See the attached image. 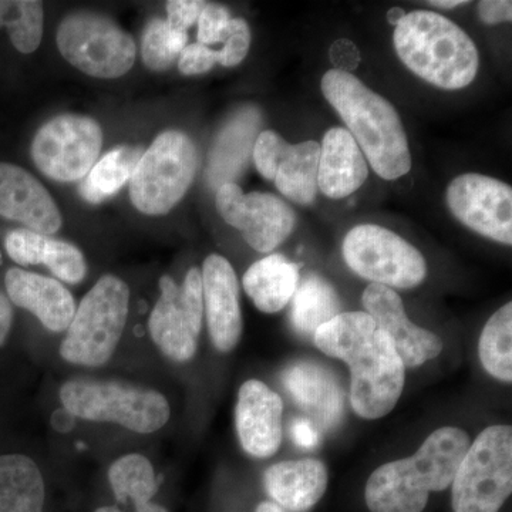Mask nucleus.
<instances>
[{
  "label": "nucleus",
  "mask_w": 512,
  "mask_h": 512,
  "mask_svg": "<svg viewBox=\"0 0 512 512\" xmlns=\"http://www.w3.org/2000/svg\"><path fill=\"white\" fill-rule=\"evenodd\" d=\"M369 177L362 150L346 128H330L320 144L318 188L332 200L359 190Z\"/></svg>",
  "instance_id": "aec40b11"
},
{
  "label": "nucleus",
  "mask_w": 512,
  "mask_h": 512,
  "mask_svg": "<svg viewBox=\"0 0 512 512\" xmlns=\"http://www.w3.org/2000/svg\"><path fill=\"white\" fill-rule=\"evenodd\" d=\"M320 144L316 141L289 144L284 141L272 167V181L282 195L296 204L308 205L318 194Z\"/></svg>",
  "instance_id": "5701e85b"
},
{
  "label": "nucleus",
  "mask_w": 512,
  "mask_h": 512,
  "mask_svg": "<svg viewBox=\"0 0 512 512\" xmlns=\"http://www.w3.org/2000/svg\"><path fill=\"white\" fill-rule=\"evenodd\" d=\"M404 16H406V13H404L402 8H393L387 12V20H389L390 25L394 26L399 25Z\"/></svg>",
  "instance_id": "c03bdc74"
},
{
  "label": "nucleus",
  "mask_w": 512,
  "mask_h": 512,
  "mask_svg": "<svg viewBox=\"0 0 512 512\" xmlns=\"http://www.w3.org/2000/svg\"><path fill=\"white\" fill-rule=\"evenodd\" d=\"M467 3L464 0H433V2H429V5L440 9H454L460 5H467Z\"/></svg>",
  "instance_id": "37998d69"
},
{
  "label": "nucleus",
  "mask_w": 512,
  "mask_h": 512,
  "mask_svg": "<svg viewBox=\"0 0 512 512\" xmlns=\"http://www.w3.org/2000/svg\"><path fill=\"white\" fill-rule=\"evenodd\" d=\"M242 284L259 311L276 313L288 305L298 289L299 265L284 255H269L245 272Z\"/></svg>",
  "instance_id": "b1692460"
},
{
  "label": "nucleus",
  "mask_w": 512,
  "mask_h": 512,
  "mask_svg": "<svg viewBox=\"0 0 512 512\" xmlns=\"http://www.w3.org/2000/svg\"><path fill=\"white\" fill-rule=\"evenodd\" d=\"M130 289L113 275L101 276L74 313L60 346V355L73 365H106L116 352L128 318Z\"/></svg>",
  "instance_id": "39448f33"
},
{
  "label": "nucleus",
  "mask_w": 512,
  "mask_h": 512,
  "mask_svg": "<svg viewBox=\"0 0 512 512\" xmlns=\"http://www.w3.org/2000/svg\"><path fill=\"white\" fill-rule=\"evenodd\" d=\"M281 396L259 380H248L238 393L235 424L241 446L256 458L274 456L282 441Z\"/></svg>",
  "instance_id": "f3484780"
},
{
  "label": "nucleus",
  "mask_w": 512,
  "mask_h": 512,
  "mask_svg": "<svg viewBox=\"0 0 512 512\" xmlns=\"http://www.w3.org/2000/svg\"><path fill=\"white\" fill-rule=\"evenodd\" d=\"M43 3L36 0H0V28L6 26L20 53L35 52L43 37Z\"/></svg>",
  "instance_id": "c756f323"
},
{
  "label": "nucleus",
  "mask_w": 512,
  "mask_h": 512,
  "mask_svg": "<svg viewBox=\"0 0 512 512\" xmlns=\"http://www.w3.org/2000/svg\"><path fill=\"white\" fill-rule=\"evenodd\" d=\"M56 42L60 55L87 76L117 79L136 62L133 37L96 13L79 12L64 18Z\"/></svg>",
  "instance_id": "1a4fd4ad"
},
{
  "label": "nucleus",
  "mask_w": 512,
  "mask_h": 512,
  "mask_svg": "<svg viewBox=\"0 0 512 512\" xmlns=\"http://www.w3.org/2000/svg\"><path fill=\"white\" fill-rule=\"evenodd\" d=\"M512 303L491 316L480 338V360L484 369L495 379L512 380Z\"/></svg>",
  "instance_id": "c85d7f7f"
},
{
  "label": "nucleus",
  "mask_w": 512,
  "mask_h": 512,
  "mask_svg": "<svg viewBox=\"0 0 512 512\" xmlns=\"http://www.w3.org/2000/svg\"><path fill=\"white\" fill-rule=\"evenodd\" d=\"M12 322V303H10L8 296L0 291V346L5 345L6 339H8Z\"/></svg>",
  "instance_id": "a19ab883"
},
{
  "label": "nucleus",
  "mask_w": 512,
  "mask_h": 512,
  "mask_svg": "<svg viewBox=\"0 0 512 512\" xmlns=\"http://www.w3.org/2000/svg\"><path fill=\"white\" fill-rule=\"evenodd\" d=\"M111 490L117 503L136 505V512H168L163 505L151 503L160 488L153 464L141 454H127L114 461L109 470ZM94 512H123L117 507H101Z\"/></svg>",
  "instance_id": "a878e982"
},
{
  "label": "nucleus",
  "mask_w": 512,
  "mask_h": 512,
  "mask_svg": "<svg viewBox=\"0 0 512 512\" xmlns=\"http://www.w3.org/2000/svg\"><path fill=\"white\" fill-rule=\"evenodd\" d=\"M255 512H286L284 508L279 507L278 504L272 503V501H264L256 507Z\"/></svg>",
  "instance_id": "a18cd8bd"
},
{
  "label": "nucleus",
  "mask_w": 512,
  "mask_h": 512,
  "mask_svg": "<svg viewBox=\"0 0 512 512\" xmlns=\"http://www.w3.org/2000/svg\"><path fill=\"white\" fill-rule=\"evenodd\" d=\"M231 16L227 9L218 5H205L198 19V40L208 46L225 42L231 29Z\"/></svg>",
  "instance_id": "72a5a7b5"
},
{
  "label": "nucleus",
  "mask_w": 512,
  "mask_h": 512,
  "mask_svg": "<svg viewBox=\"0 0 512 512\" xmlns=\"http://www.w3.org/2000/svg\"><path fill=\"white\" fill-rule=\"evenodd\" d=\"M198 170V151L187 134L165 131L138 161L130 180L134 207L146 215L168 214L183 200Z\"/></svg>",
  "instance_id": "0eeeda50"
},
{
  "label": "nucleus",
  "mask_w": 512,
  "mask_h": 512,
  "mask_svg": "<svg viewBox=\"0 0 512 512\" xmlns=\"http://www.w3.org/2000/svg\"><path fill=\"white\" fill-rule=\"evenodd\" d=\"M367 315L392 339L397 355L407 367H419L440 355L443 342L430 330L407 318L402 298L387 286L370 284L362 296Z\"/></svg>",
  "instance_id": "2eb2a0df"
},
{
  "label": "nucleus",
  "mask_w": 512,
  "mask_h": 512,
  "mask_svg": "<svg viewBox=\"0 0 512 512\" xmlns=\"http://www.w3.org/2000/svg\"><path fill=\"white\" fill-rule=\"evenodd\" d=\"M251 46V30L244 19L232 18L231 29L225 40L224 49L218 52V63L225 67H235L247 57Z\"/></svg>",
  "instance_id": "f704fd0d"
},
{
  "label": "nucleus",
  "mask_w": 512,
  "mask_h": 512,
  "mask_svg": "<svg viewBox=\"0 0 512 512\" xmlns=\"http://www.w3.org/2000/svg\"><path fill=\"white\" fill-rule=\"evenodd\" d=\"M143 154V147L134 146L119 147L107 153L99 163L94 164L80 187L84 200L100 204L120 191L133 177Z\"/></svg>",
  "instance_id": "cd10ccee"
},
{
  "label": "nucleus",
  "mask_w": 512,
  "mask_h": 512,
  "mask_svg": "<svg viewBox=\"0 0 512 512\" xmlns=\"http://www.w3.org/2000/svg\"><path fill=\"white\" fill-rule=\"evenodd\" d=\"M43 264L67 284H79L87 274V264L79 248L59 239L47 238Z\"/></svg>",
  "instance_id": "2f4dec72"
},
{
  "label": "nucleus",
  "mask_w": 512,
  "mask_h": 512,
  "mask_svg": "<svg viewBox=\"0 0 512 512\" xmlns=\"http://www.w3.org/2000/svg\"><path fill=\"white\" fill-rule=\"evenodd\" d=\"M454 512H498L512 491V429L491 426L468 447L453 484Z\"/></svg>",
  "instance_id": "6e6552de"
},
{
  "label": "nucleus",
  "mask_w": 512,
  "mask_h": 512,
  "mask_svg": "<svg viewBox=\"0 0 512 512\" xmlns=\"http://www.w3.org/2000/svg\"><path fill=\"white\" fill-rule=\"evenodd\" d=\"M201 276L202 299L212 343L220 352H231L242 335L237 275L228 259L212 254L205 259Z\"/></svg>",
  "instance_id": "dca6fc26"
},
{
  "label": "nucleus",
  "mask_w": 512,
  "mask_h": 512,
  "mask_svg": "<svg viewBox=\"0 0 512 512\" xmlns=\"http://www.w3.org/2000/svg\"><path fill=\"white\" fill-rule=\"evenodd\" d=\"M343 258L355 274L390 289L416 288L427 276L419 249L380 225L350 229L343 241Z\"/></svg>",
  "instance_id": "9d476101"
},
{
  "label": "nucleus",
  "mask_w": 512,
  "mask_h": 512,
  "mask_svg": "<svg viewBox=\"0 0 512 512\" xmlns=\"http://www.w3.org/2000/svg\"><path fill=\"white\" fill-rule=\"evenodd\" d=\"M73 419V414L67 412L63 407V410H57V412L53 414L52 423L53 426L56 427V430L67 431L73 426Z\"/></svg>",
  "instance_id": "79ce46f5"
},
{
  "label": "nucleus",
  "mask_w": 512,
  "mask_h": 512,
  "mask_svg": "<svg viewBox=\"0 0 512 512\" xmlns=\"http://www.w3.org/2000/svg\"><path fill=\"white\" fill-rule=\"evenodd\" d=\"M470 437L457 427H441L427 437L412 457L377 468L366 484L370 512H423L430 493L453 484Z\"/></svg>",
  "instance_id": "7ed1b4c3"
},
{
  "label": "nucleus",
  "mask_w": 512,
  "mask_h": 512,
  "mask_svg": "<svg viewBox=\"0 0 512 512\" xmlns=\"http://www.w3.org/2000/svg\"><path fill=\"white\" fill-rule=\"evenodd\" d=\"M322 93L345 121L370 167L383 180L394 181L412 170V154L402 120L380 94L350 72L323 74Z\"/></svg>",
  "instance_id": "f03ea898"
},
{
  "label": "nucleus",
  "mask_w": 512,
  "mask_h": 512,
  "mask_svg": "<svg viewBox=\"0 0 512 512\" xmlns=\"http://www.w3.org/2000/svg\"><path fill=\"white\" fill-rule=\"evenodd\" d=\"M480 18L487 25H498V23L511 22L512 3L510 0H484L478 3Z\"/></svg>",
  "instance_id": "4c0bfd02"
},
{
  "label": "nucleus",
  "mask_w": 512,
  "mask_h": 512,
  "mask_svg": "<svg viewBox=\"0 0 512 512\" xmlns=\"http://www.w3.org/2000/svg\"><path fill=\"white\" fill-rule=\"evenodd\" d=\"M160 289V299L148 319L151 339L171 360L188 362L197 352L204 315L201 271L191 268L181 286L165 275Z\"/></svg>",
  "instance_id": "f8f14e48"
},
{
  "label": "nucleus",
  "mask_w": 512,
  "mask_h": 512,
  "mask_svg": "<svg viewBox=\"0 0 512 512\" xmlns=\"http://www.w3.org/2000/svg\"><path fill=\"white\" fill-rule=\"evenodd\" d=\"M393 43L404 66L434 87L460 90L476 79L477 47L446 16L429 10L406 13L394 29Z\"/></svg>",
  "instance_id": "20e7f679"
},
{
  "label": "nucleus",
  "mask_w": 512,
  "mask_h": 512,
  "mask_svg": "<svg viewBox=\"0 0 512 512\" xmlns=\"http://www.w3.org/2000/svg\"><path fill=\"white\" fill-rule=\"evenodd\" d=\"M265 488L288 512H308L328 488V470L318 460L284 461L266 470Z\"/></svg>",
  "instance_id": "4be33fe9"
},
{
  "label": "nucleus",
  "mask_w": 512,
  "mask_h": 512,
  "mask_svg": "<svg viewBox=\"0 0 512 512\" xmlns=\"http://www.w3.org/2000/svg\"><path fill=\"white\" fill-rule=\"evenodd\" d=\"M103 146V131L96 120L63 114L37 131L32 143L36 167L52 180H82L92 171Z\"/></svg>",
  "instance_id": "9b49d317"
},
{
  "label": "nucleus",
  "mask_w": 512,
  "mask_h": 512,
  "mask_svg": "<svg viewBox=\"0 0 512 512\" xmlns=\"http://www.w3.org/2000/svg\"><path fill=\"white\" fill-rule=\"evenodd\" d=\"M335 289L316 275H309L293 295L291 320L296 332L313 336L320 326L339 315Z\"/></svg>",
  "instance_id": "bb28decb"
},
{
  "label": "nucleus",
  "mask_w": 512,
  "mask_h": 512,
  "mask_svg": "<svg viewBox=\"0 0 512 512\" xmlns=\"http://www.w3.org/2000/svg\"><path fill=\"white\" fill-rule=\"evenodd\" d=\"M187 32L171 29L163 19L148 23L141 40V57L148 69L164 72L187 47Z\"/></svg>",
  "instance_id": "7c9ffc66"
},
{
  "label": "nucleus",
  "mask_w": 512,
  "mask_h": 512,
  "mask_svg": "<svg viewBox=\"0 0 512 512\" xmlns=\"http://www.w3.org/2000/svg\"><path fill=\"white\" fill-rule=\"evenodd\" d=\"M5 285L10 301L33 313L46 329L52 332L69 329L77 306L72 293L59 281L12 268L5 276Z\"/></svg>",
  "instance_id": "6ab92c4d"
},
{
  "label": "nucleus",
  "mask_w": 512,
  "mask_h": 512,
  "mask_svg": "<svg viewBox=\"0 0 512 512\" xmlns=\"http://www.w3.org/2000/svg\"><path fill=\"white\" fill-rule=\"evenodd\" d=\"M45 481L32 458L0 457V512H43Z\"/></svg>",
  "instance_id": "393cba45"
},
{
  "label": "nucleus",
  "mask_w": 512,
  "mask_h": 512,
  "mask_svg": "<svg viewBox=\"0 0 512 512\" xmlns=\"http://www.w3.org/2000/svg\"><path fill=\"white\" fill-rule=\"evenodd\" d=\"M218 214L231 227L239 229L249 247L255 251H274L292 234L295 211L268 192L244 194L239 185L224 183L215 198Z\"/></svg>",
  "instance_id": "ddd939ff"
},
{
  "label": "nucleus",
  "mask_w": 512,
  "mask_h": 512,
  "mask_svg": "<svg viewBox=\"0 0 512 512\" xmlns=\"http://www.w3.org/2000/svg\"><path fill=\"white\" fill-rule=\"evenodd\" d=\"M320 352L343 360L350 369V403L356 414L376 420L402 396L404 365L392 339L366 312L339 313L313 335Z\"/></svg>",
  "instance_id": "f257e3e1"
},
{
  "label": "nucleus",
  "mask_w": 512,
  "mask_h": 512,
  "mask_svg": "<svg viewBox=\"0 0 512 512\" xmlns=\"http://www.w3.org/2000/svg\"><path fill=\"white\" fill-rule=\"evenodd\" d=\"M46 235L28 228L10 231L5 239L6 251L16 264L22 266L43 264L45 258Z\"/></svg>",
  "instance_id": "473e14b6"
},
{
  "label": "nucleus",
  "mask_w": 512,
  "mask_h": 512,
  "mask_svg": "<svg viewBox=\"0 0 512 512\" xmlns=\"http://www.w3.org/2000/svg\"><path fill=\"white\" fill-rule=\"evenodd\" d=\"M292 440L299 447L313 448L319 444V433L308 419H295L291 423Z\"/></svg>",
  "instance_id": "58836bf2"
},
{
  "label": "nucleus",
  "mask_w": 512,
  "mask_h": 512,
  "mask_svg": "<svg viewBox=\"0 0 512 512\" xmlns=\"http://www.w3.org/2000/svg\"><path fill=\"white\" fill-rule=\"evenodd\" d=\"M285 389L320 426H335L343 413V393L335 375L315 362L293 363L282 375Z\"/></svg>",
  "instance_id": "412c9836"
},
{
  "label": "nucleus",
  "mask_w": 512,
  "mask_h": 512,
  "mask_svg": "<svg viewBox=\"0 0 512 512\" xmlns=\"http://www.w3.org/2000/svg\"><path fill=\"white\" fill-rule=\"evenodd\" d=\"M333 62L338 63V70L348 72V69H353L359 62V53L352 42L349 40H339L335 45L332 46V52H330Z\"/></svg>",
  "instance_id": "ea45409f"
},
{
  "label": "nucleus",
  "mask_w": 512,
  "mask_h": 512,
  "mask_svg": "<svg viewBox=\"0 0 512 512\" xmlns=\"http://www.w3.org/2000/svg\"><path fill=\"white\" fill-rule=\"evenodd\" d=\"M207 3L201 0H170L167 2L168 19L165 20L171 29L187 32L198 19Z\"/></svg>",
  "instance_id": "e433bc0d"
},
{
  "label": "nucleus",
  "mask_w": 512,
  "mask_h": 512,
  "mask_svg": "<svg viewBox=\"0 0 512 512\" xmlns=\"http://www.w3.org/2000/svg\"><path fill=\"white\" fill-rule=\"evenodd\" d=\"M451 214L478 234L512 244V188L481 174L458 175L447 188Z\"/></svg>",
  "instance_id": "4468645a"
},
{
  "label": "nucleus",
  "mask_w": 512,
  "mask_h": 512,
  "mask_svg": "<svg viewBox=\"0 0 512 512\" xmlns=\"http://www.w3.org/2000/svg\"><path fill=\"white\" fill-rule=\"evenodd\" d=\"M0 217L18 221L39 234H56L63 218L49 191L28 171L0 163Z\"/></svg>",
  "instance_id": "a211bd4d"
},
{
  "label": "nucleus",
  "mask_w": 512,
  "mask_h": 512,
  "mask_svg": "<svg viewBox=\"0 0 512 512\" xmlns=\"http://www.w3.org/2000/svg\"><path fill=\"white\" fill-rule=\"evenodd\" d=\"M64 409L89 421H110L136 433L163 429L171 409L164 394L119 382L74 379L60 389Z\"/></svg>",
  "instance_id": "423d86ee"
},
{
  "label": "nucleus",
  "mask_w": 512,
  "mask_h": 512,
  "mask_svg": "<svg viewBox=\"0 0 512 512\" xmlns=\"http://www.w3.org/2000/svg\"><path fill=\"white\" fill-rule=\"evenodd\" d=\"M217 50H212L208 46L194 43L185 47L178 57V69L184 76H197V74H204L210 72L212 67L218 63Z\"/></svg>",
  "instance_id": "c9c22d12"
}]
</instances>
